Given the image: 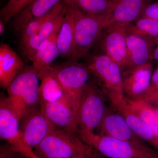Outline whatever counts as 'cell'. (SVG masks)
<instances>
[{
    "label": "cell",
    "mask_w": 158,
    "mask_h": 158,
    "mask_svg": "<svg viewBox=\"0 0 158 158\" xmlns=\"http://www.w3.org/2000/svg\"><path fill=\"white\" fill-rule=\"evenodd\" d=\"M107 1L115 3L117 2V0H107Z\"/></svg>",
    "instance_id": "836d02e7"
},
{
    "label": "cell",
    "mask_w": 158,
    "mask_h": 158,
    "mask_svg": "<svg viewBox=\"0 0 158 158\" xmlns=\"http://www.w3.org/2000/svg\"><path fill=\"white\" fill-rule=\"evenodd\" d=\"M155 106L153 107L154 108V110H155V112L157 116H158V103L157 104L155 105Z\"/></svg>",
    "instance_id": "d6a6232c"
},
{
    "label": "cell",
    "mask_w": 158,
    "mask_h": 158,
    "mask_svg": "<svg viewBox=\"0 0 158 158\" xmlns=\"http://www.w3.org/2000/svg\"><path fill=\"white\" fill-rule=\"evenodd\" d=\"M16 1V0H9V2L7 3H11L12 2H14V1Z\"/></svg>",
    "instance_id": "e575fe53"
},
{
    "label": "cell",
    "mask_w": 158,
    "mask_h": 158,
    "mask_svg": "<svg viewBox=\"0 0 158 158\" xmlns=\"http://www.w3.org/2000/svg\"><path fill=\"white\" fill-rule=\"evenodd\" d=\"M140 17L158 21V1L155 2L146 3L142 10Z\"/></svg>",
    "instance_id": "f1b7e54d"
},
{
    "label": "cell",
    "mask_w": 158,
    "mask_h": 158,
    "mask_svg": "<svg viewBox=\"0 0 158 158\" xmlns=\"http://www.w3.org/2000/svg\"><path fill=\"white\" fill-rule=\"evenodd\" d=\"M50 11L44 16L33 20L26 25L20 33V46L23 45L37 33L41 26L49 17Z\"/></svg>",
    "instance_id": "4316f807"
},
{
    "label": "cell",
    "mask_w": 158,
    "mask_h": 158,
    "mask_svg": "<svg viewBox=\"0 0 158 158\" xmlns=\"http://www.w3.org/2000/svg\"><path fill=\"white\" fill-rule=\"evenodd\" d=\"M38 73L32 65L25 66L7 88L9 106L19 121L40 107Z\"/></svg>",
    "instance_id": "7a4b0ae2"
},
{
    "label": "cell",
    "mask_w": 158,
    "mask_h": 158,
    "mask_svg": "<svg viewBox=\"0 0 158 158\" xmlns=\"http://www.w3.org/2000/svg\"><path fill=\"white\" fill-rule=\"evenodd\" d=\"M81 139L102 156L110 158H158V152L146 145H139L110 136L77 129Z\"/></svg>",
    "instance_id": "3957f363"
},
{
    "label": "cell",
    "mask_w": 158,
    "mask_h": 158,
    "mask_svg": "<svg viewBox=\"0 0 158 158\" xmlns=\"http://www.w3.org/2000/svg\"><path fill=\"white\" fill-rule=\"evenodd\" d=\"M20 131L27 144L33 149L56 128L40 106L19 121Z\"/></svg>",
    "instance_id": "8fae6325"
},
{
    "label": "cell",
    "mask_w": 158,
    "mask_h": 158,
    "mask_svg": "<svg viewBox=\"0 0 158 158\" xmlns=\"http://www.w3.org/2000/svg\"><path fill=\"white\" fill-rule=\"evenodd\" d=\"M62 20L57 25L52 35L44 40L35 51L31 59L32 65L38 71L49 68L52 62L60 56L57 44V37Z\"/></svg>",
    "instance_id": "ffe728a7"
},
{
    "label": "cell",
    "mask_w": 158,
    "mask_h": 158,
    "mask_svg": "<svg viewBox=\"0 0 158 158\" xmlns=\"http://www.w3.org/2000/svg\"><path fill=\"white\" fill-rule=\"evenodd\" d=\"M14 153L9 144L3 145L0 150V158H15Z\"/></svg>",
    "instance_id": "f546056e"
},
{
    "label": "cell",
    "mask_w": 158,
    "mask_h": 158,
    "mask_svg": "<svg viewBox=\"0 0 158 158\" xmlns=\"http://www.w3.org/2000/svg\"><path fill=\"white\" fill-rule=\"evenodd\" d=\"M98 128L99 134L139 145H146L144 140L130 128L123 116L118 113L108 112L107 109Z\"/></svg>",
    "instance_id": "5bb4252c"
},
{
    "label": "cell",
    "mask_w": 158,
    "mask_h": 158,
    "mask_svg": "<svg viewBox=\"0 0 158 158\" xmlns=\"http://www.w3.org/2000/svg\"><path fill=\"white\" fill-rule=\"evenodd\" d=\"M156 44H158V37H157L156 38Z\"/></svg>",
    "instance_id": "d590c367"
},
{
    "label": "cell",
    "mask_w": 158,
    "mask_h": 158,
    "mask_svg": "<svg viewBox=\"0 0 158 158\" xmlns=\"http://www.w3.org/2000/svg\"><path fill=\"white\" fill-rule=\"evenodd\" d=\"M66 5L65 3L58 4L52 9L49 17L41 26L39 31L22 46L20 47L23 55L31 61L35 51L44 40L53 33L55 29L62 21L65 14Z\"/></svg>",
    "instance_id": "9a60e30c"
},
{
    "label": "cell",
    "mask_w": 158,
    "mask_h": 158,
    "mask_svg": "<svg viewBox=\"0 0 158 158\" xmlns=\"http://www.w3.org/2000/svg\"></svg>",
    "instance_id": "74e56055"
},
{
    "label": "cell",
    "mask_w": 158,
    "mask_h": 158,
    "mask_svg": "<svg viewBox=\"0 0 158 158\" xmlns=\"http://www.w3.org/2000/svg\"><path fill=\"white\" fill-rule=\"evenodd\" d=\"M146 0H117L107 19L105 27H127L141 17Z\"/></svg>",
    "instance_id": "2e32d148"
},
{
    "label": "cell",
    "mask_w": 158,
    "mask_h": 158,
    "mask_svg": "<svg viewBox=\"0 0 158 158\" xmlns=\"http://www.w3.org/2000/svg\"><path fill=\"white\" fill-rule=\"evenodd\" d=\"M146 1H147V0H146Z\"/></svg>",
    "instance_id": "8d00e7d4"
},
{
    "label": "cell",
    "mask_w": 158,
    "mask_h": 158,
    "mask_svg": "<svg viewBox=\"0 0 158 158\" xmlns=\"http://www.w3.org/2000/svg\"><path fill=\"white\" fill-rule=\"evenodd\" d=\"M105 94L94 80L89 81L81 97L78 110V129L94 132L104 116Z\"/></svg>",
    "instance_id": "8992f818"
},
{
    "label": "cell",
    "mask_w": 158,
    "mask_h": 158,
    "mask_svg": "<svg viewBox=\"0 0 158 158\" xmlns=\"http://www.w3.org/2000/svg\"><path fill=\"white\" fill-rule=\"evenodd\" d=\"M74 9V48L73 52L66 61L76 62L87 56L94 46L96 45L105 28L108 17L92 15Z\"/></svg>",
    "instance_id": "5b68a950"
},
{
    "label": "cell",
    "mask_w": 158,
    "mask_h": 158,
    "mask_svg": "<svg viewBox=\"0 0 158 158\" xmlns=\"http://www.w3.org/2000/svg\"><path fill=\"white\" fill-rule=\"evenodd\" d=\"M40 106L56 127L76 132L78 129L77 110L65 94L55 101H40Z\"/></svg>",
    "instance_id": "30bf717a"
},
{
    "label": "cell",
    "mask_w": 158,
    "mask_h": 158,
    "mask_svg": "<svg viewBox=\"0 0 158 158\" xmlns=\"http://www.w3.org/2000/svg\"><path fill=\"white\" fill-rule=\"evenodd\" d=\"M22 59L9 44L0 45V85L7 89L13 80L24 69Z\"/></svg>",
    "instance_id": "e0dca14e"
},
{
    "label": "cell",
    "mask_w": 158,
    "mask_h": 158,
    "mask_svg": "<svg viewBox=\"0 0 158 158\" xmlns=\"http://www.w3.org/2000/svg\"><path fill=\"white\" fill-rule=\"evenodd\" d=\"M132 31L152 38L158 37V21L145 18L140 17L128 26Z\"/></svg>",
    "instance_id": "d4e9b609"
},
{
    "label": "cell",
    "mask_w": 158,
    "mask_h": 158,
    "mask_svg": "<svg viewBox=\"0 0 158 158\" xmlns=\"http://www.w3.org/2000/svg\"><path fill=\"white\" fill-rule=\"evenodd\" d=\"M74 42V9L66 5L65 14L57 37L60 56L66 59L69 58L73 52Z\"/></svg>",
    "instance_id": "44dd1931"
},
{
    "label": "cell",
    "mask_w": 158,
    "mask_h": 158,
    "mask_svg": "<svg viewBox=\"0 0 158 158\" xmlns=\"http://www.w3.org/2000/svg\"><path fill=\"white\" fill-rule=\"evenodd\" d=\"M51 69L62 86L64 94L78 110L83 90L89 81L90 73L85 64L65 61L52 65Z\"/></svg>",
    "instance_id": "52a82bcc"
},
{
    "label": "cell",
    "mask_w": 158,
    "mask_h": 158,
    "mask_svg": "<svg viewBox=\"0 0 158 158\" xmlns=\"http://www.w3.org/2000/svg\"><path fill=\"white\" fill-rule=\"evenodd\" d=\"M126 40L130 69L150 62L156 39L136 33L127 27Z\"/></svg>",
    "instance_id": "4fadbf2b"
},
{
    "label": "cell",
    "mask_w": 158,
    "mask_h": 158,
    "mask_svg": "<svg viewBox=\"0 0 158 158\" xmlns=\"http://www.w3.org/2000/svg\"><path fill=\"white\" fill-rule=\"evenodd\" d=\"M157 46L155 49L152 54V59L156 60L158 62V44Z\"/></svg>",
    "instance_id": "4dcf8cb0"
},
{
    "label": "cell",
    "mask_w": 158,
    "mask_h": 158,
    "mask_svg": "<svg viewBox=\"0 0 158 158\" xmlns=\"http://www.w3.org/2000/svg\"><path fill=\"white\" fill-rule=\"evenodd\" d=\"M5 23L2 20H1L0 21V34L2 35L4 32H5Z\"/></svg>",
    "instance_id": "1f68e13d"
},
{
    "label": "cell",
    "mask_w": 158,
    "mask_h": 158,
    "mask_svg": "<svg viewBox=\"0 0 158 158\" xmlns=\"http://www.w3.org/2000/svg\"><path fill=\"white\" fill-rule=\"evenodd\" d=\"M0 137L6 140L15 152L26 158H39L25 141L20 131L19 121L11 110L7 97L2 94L0 99Z\"/></svg>",
    "instance_id": "ba28073f"
},
{
    "label": "cell",
    "mask_w": 158,
    "mask_h": 158,
    "mask_svg": "<svg viewBox=\"0 0 158 158\" xmlns=\"http://www.w3.org/2000/svg\"><path fill=\"white\" fill-rule=\"evenodd\" d=\"M62 0H34L14 17L13 27L19 33L26 25L33 20L48 14Z\"/></svg>",
    "instance_id": "d6986e66"
},
{
    "label": "cell",
    "mask_w": 158,
    "mask_h": 158,
    "mask_svg": "<svg viewBox=\"0 0 158 158\" xmlns=\"http://www.w3.org/2000/svg\"><path fill=\"white\" fill-rule=\"evenodd\" d=\"M34 1L16 0L12 2L7 3L1 10V20L6 24Z\"/></svg>",
    "instance_id": "484cf974"
},
{
    "label": "cell",
    "mask_w": 158,
    "mask_h": 158,
    "mask_svg": "<svg viewBox=\"0 0 158 158\" xmlns=\"http://www.w3.org/2000/svg\"><path fill=\"white\" fill-rule=\"evenodd\" d=\"M128 106L150 128L158 138V116L151 105L143 100H133L125 97Z\"/></svg>",
    "instance_id": "cb8c5ba5"
},
{
    "label": "cell",
    "mask_w": 158,
    "mask_h": 158,
    "mask_svg": "<svg viewBox=\"0 0 158 158\" xmlns=\"http://www.w3.org/2000/svg\"><path fill=\"white\" fill-rule=\"evenodd\" d=\"M151 62L122 72V87L125 97L142 99L147 91L153 74Z\"/></svg>",
    "instance_id": "7c38bea8"
},
{
    "label": "cell",
    "mask_w": 158,
    "mask_h": 158,
    "mask_svg": "<svg viewBox=\"0 0 158 158\" xmlns=\"http://www.w3.org/2000/svg\"><path fill=\"white\" fill-rule=\"evenodd\" d=\"M67 6L87 14L109 16L115 3L107 0H62Z\"/></svg>",
    "instance_id": "603a6c76"
},
{
    "label": "cell",
    "mask_w": 158,
    "mask_h": 158,
    "mask_svg": "<svg viewBox=\"0 0 158 158\" xmlns=\"http://www.w3.org/2000/svg\"><path fill=\"white\" fill-rule=\"evenodd\" d=\"M34 151L39 158H102L76 133L56 127Z\"/></svg>",
    "instance_id": "6da1fadb"
},
{
    "label": "cell",
    "mask_w": 158,
    "mask_h": 158,
    "mask_svg": "<svg viewBox=\"0 0 158 158\" xmlns=\"http://www.w3.org/2000/svg\"><path fill=\"white\" fill-rule=\"evenodd\" d=\"M142 100L152 106L158 103V66L153 73L150 84Z\"/></svg>",
    "instance_id": "83f0119b"
},
{
    "label": "cell",
    "mask_w": 158,
    "mask_h": 158,
    "mask_svg": "<svg viewBox=\"0 0 158 158\" xmlns=\"http://www.w3.org/2000/svg\"><path fill=\"white\" fill-rule=\"evenodd\" d=\"M111 106L124 117L129 126L137 135L158 152V138L148 126L128 106L125 98Z\"/></svg>",
    "instance_id": "ac0fdd59"
},
{
    "label": "cell",
    "mask_w": 158,
    "mask_h": 158,
    "mask_svg": "<svg viewBox=\"0 0 158 158\" xmlns=\"http://www.w3.org/2000/svg\"><path fill=\"white\" fill-rule=\"evenodd\" d=\"M38 76L40 81L39 86L40 101L47 102L55 101L65 94L51 67L38 71Z\"/></svg>",
    "instance_id": "7402d4cb"
},
{
    "label": "cell",
    "mask_w": 158,
    "mask_h": 158,
    "mask_svg": "<svg viewBox=\"0 0 158 158\" xmlns=\"http://www.w3.org/2000/svg\"><path fill=\"white\" fill-rule=\"evenodd\" d=\"M90 73L107 96L110 103L125 98L122 87V71L119 65L100 51L92 55L85 64Z\"/></svg>",
    "instance_id": "277c9868"
},
{
    "label": "cell",
    "mask_w": 158,
    "mask_h": 158,
    "mask_svg": "<svg viewBox=\"0 0 158 158\" xmlns=\"http://www.w3.org/2000/svg\"><path fill=\"white\" fill-rule=\"evenodd\" d=\"M127 27L111 26L105 27L96 45L121 68L122 71L130 69L126 40Z\"/></svg>",
    "instance_id": "9c48e42d"
}]
</instances>
